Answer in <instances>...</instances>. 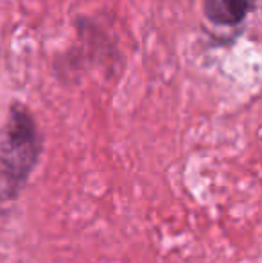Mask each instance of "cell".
<instances>
[{
    "label": "cell",
    "mask_w": 262,
    "mask_h": 263,
    "mask_svg": "<svg viewBox=\"0 0 262 263\" xmlns=\"http://www.w3.org/2000/svg\"><path fill=\"white\" fill-rule=\"evenodd\" d=\"M255 2L257 0H205L203 9L212 24L234 27L248 16Z\"/></svg>",
    "instance_id": "2"
},
{
    "label": "cell",
    "mask_w": 262,
    "mask_h": 263,
    "mask_svg": "<svg viewBox=\"0 0 262 263\" xmlns=\"http://www.w3.org/2000/svg\"><path fill=\"white\" fill-rule=\"evenodd\" d=\"M40 154V136L31 115L20 106L11 109L0 133V172L13 184H22Z\"/></svg>",
    "instance_id": "1"
}]
</instances>
